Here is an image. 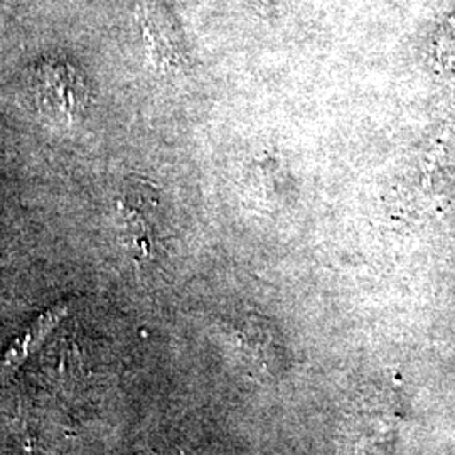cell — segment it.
I'll use <instances>...</instances> for the list:
<instances>
[{"label": "cell", "mask_w": 455, "mask_h": 455, "mask_svg": "<svg viewBox=\"0 0 455 455\" xmlns=\"http://www.w3.org/2000/svg\"><path fill=\"white\" fill-rule=\"evenodd\" d=\"M65 306H56V307L46 310L44 314H41L33 324L28 327V331L11 344L9 351L5 353L4 361H2V368L4 370L17 368L24 361V358H28L34 349L39 347V344L46 339V336L56 325L60 324V321L65 317Z\"/></svg>", "instance_id": "cell-2"}, {"label": "cell", "mask_w": 455, "mask_h": 455, "mask_svg": "<svg viewBox=\"0 0 455 455\" xmlns=\"http://www.w3.org/2000/svg\"><path fill=\"white\" fill-rule=\"evenodd\" d=\"M43 95L58 114H75L80 107L82 83L68 66H48L43 73Z\"/></svg>", "instance_id": "cell-1"}]
</instances>
